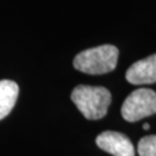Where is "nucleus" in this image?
I'll return each mask as SVG.
<instances>
[{
	"label": "nucleus",
	"instance_id": "1",
	"mask_svg": "<svg viewBox=\"0 0 156 156\" xmlns=\"http://www.w3.org/2000/svg\"><path fill=\"white\" fill-rule=\"evenodd\" d=\"M71 98L83 117L89 120L102 119L111 104V93L104 87L80 84L73 89Z\"/></svg>",
	"mask_w": 156,
	"mask_h": 156
},
{
	"label": "nucleus",
	"instance_id": "2",
	"mask_svg": "<svg viewBox=\"0 0 156 156\" xmlns=\"http://www.w3.org/2000/svg\"><path fill=\"white\" fill-rule=\"evenodd\" d=\"M119 51L110 44L100 45L80 52L74 58L73 66L86 74L100 75L112 72L117 66Z\"/></svg>",
	"mask_w": 156,
	"mask_h": 156
},
{
	"label": "nucleus",
	"instance_id": "3",
	"mask_svg": "<svg viewBox=\"0 0 156 156\" xmlns=\"http://www.w3.org/2000/svg\"><path fill=\"white\" fill-rule=\"evenodd\" d=\"M156 113V93L140 88L127 96L122 106V116L126 122L135 123Z\"/></svg>",
	"mask_w": 156,
	"mask_h": 156
},
{
	"label": "nucleus",
	"instance_id": "4",
	"mask_svg": "<svg viewBox=\"0 0 156 156\" xmlns=\"http://www.w3.org/2000/svg\"><path fill=\"white\" fill-rule=\"evenodd\" d=\"M96 145L113 156H135L133 144L123 133L105 131L96 138Z\"/></svg>",
	"mask_w": 156,
	"mask_h": 156
},
{
	"label": "nucleus",
	"instance_id": "5",
	"mask_svg": "<svg viewBox=\"0 0 156 156\" xmlns=\"http://www.w3.org/2000/svg\"><path fill=\"white\" fill-rule=\"evenodd\" d=\"M126 80L131 84H151L156 82V53L132 64L126 72Z\"/></svg>",
	"mask_w": 156,
	"mask_h": 156
},
{
	"label": "nucleus",
	"instance_id": "6",
	"mask_svg": "<svg viewBox=\"0 0 156 156\" xmlns=\"http://www.w3.org/2000/svg\"><path fill=\"white\" fill-rule=\"evenodd\" d=\"M19 96V86L12 80L0 81V120L7 117L15 105Z\"/></svg>",
	"mask_w": 156,
	"mask_h": 156
},
{
	"label": "nucleus",
	"instance_id": "7",
	"mask_svg": "<svg viewBox=\"0 0 156 156\" xmlns=\"http://www.w3.org/2000/svg\"><path fill=\"white\" fill-rule=\"evenodd\" d=\"M138 153L140 156H156V135H148L140 140Z\"/></svg>",
	"mask_w": 156,
	"mask_h": 156
},
{
	"label": "nucleus",
	"instance_id": "8",
	"mask_svg": "<svg viewBox=\"0 0 156 156\" xmlns=\"http://www.w3.org/2000/svg\"><path fill=\"white\" fill-rule=\"evenodd\" d=\"M144 128H145V129H149V124H144Z\"/></svg>",
	"mask_w": 156,
	"mask_h": 156
}]
</instances>
